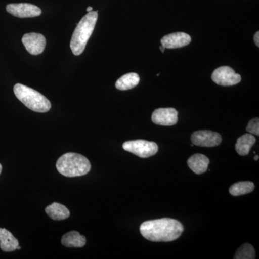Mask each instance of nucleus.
I'll return each mask as SVG.
<instances>
[{
    "mask_svg": "<svg viewBox=\"0 0 259 259\" xmlns=\"http://www.w3.org/2000/svg\"><path fill=\"white\" fill-rule=\"evenodd\" d=\"M141 235L148 241L170 242L180 238L184 231L182 223L171 218L145 221L140 227Z\"/></svg>",
    "mask_w": 259,
    "mask_h": 259,
    "instance_id": "f257e3e1",
    "label": "nucleus"
},
{
    "mask_svg": "<svg viewBox=\"0 0 259 259\" xmlns=\"http://www.w3.org/2000/svg\"><path fill=\"white\" fill-rule=\"evenodd\" d=\"M97 18V11L89 12L78 23L70 42V47L74 55L79 56L84 51L89 39L95 28Z\"/></svg>",
    "mask_w": 259,
    "mask_h": 259,
    "instance_id": "f03ea898",
    "label": "nucleus"
},
{
    "mask_svg": "<svg viewBox=\"0 0 259 259\" xmlns=\"http://www.w3.org/2000/svg\"><path fill=\"white\" fill-rule=\"evenodd\" d=\"M58 171L66 177H81L91 169L88 158L79 153H67L61 156L56 162Z\"/></svg>",
    "mask_w": 259,
    "mask_h": 259,
    "instance_id": "7ed1b4c3",
    "label": "nucleus"
},
{
    "mask_svg": "<svg viewBox=\"0 0 259 259\" xmlns=\"http://www.w3.org/2000/svg\"><path fill=\"white\" fill-rule=\"evenodd\" d=\"M14 93L17 98L32 111L47 112L51 110L50 101L33 89L17 83L14 87Z\"/></svg>",
    "mask_w": 259,
    "mask_h": 259,
    "instance_id": "20e7f679",
    "label": "nucleus"
},
{
    "mask_svg": "<svg viewBox=\"0 0 259 259\" xmlns=\"http://www.w3.org/2000/svg\"><path fill=\"white\" fill-rule=\"evenodd\" d=\"M122 148L125 151L144 158L154 156L158 150V145L156 143L145 140L126 141L122 145Z\"/></svg>",
    "mask_w": 259,
    "mask_h": 259,
    "instance_id": "39448f33",
    "label": "nucleus"
},
{
    "mask_svg": "<svg viewBox=\"0 0 259 259\" xmlns=\"http://www.w3.org/2000/svg\"><path fill=\"white\" fill-rule=\"evenodd\" d=\"M212 79L214 83L223 87H230L241 82V75L228 66H221L213 71Z\"/></svg>",
    "mask_w": 259,
    "mask_h": 259,
    "instance_id": "423d86ee",
    "label": "nucleus"
},
{
    "mask_svg": "<svg viewBox=\"0 0 259 259\" xmlns=\"http://www.w3.org/2000/svg\"><path fill=\"white\" fill-rule=\"evenodd\" d=\"M192 144L200 147H214L222 142V136L208 130L195 131L191 136Z\"/></svg>",
    "mask_w": 259,
    "mask_h": 259,
    "instance_id": "0eeeda50",
    "label": "nucleus"
},
{
    "mask_svg": "<svg viewBox=\"0 0 259 259\" xmlns=\"http://www.w3.org/2000/svg\"><path fill=\"white\" fill-rule=\"evenodd\" d=\"M26 50L32 55H39L44 52L47 40L41 34L30 32L25 34L22 38Z\"/></svg>",
    "mask_w": 259,
    "mask_h": 259,
    "instance_id": "6e6552de",
    "label": "nucleus"
},
{
    "mask_svg": "<svg viewBox=\"0 0 259 259\" xmlns=\"http://www.w3.org/2000/svg\"><path fill=\"white\" fill-rule=\"evenodd\" d=\"M6 10L10 14L20 18H35L42 13L41 10L38 7L29 3L8 5Z\"/></svg>",
    "mask_w": 259,
    "mask_h": 259,
    "instance_id": "1a4fd4ad",
    "label": "nucleus"
},
{
    "mask_svg": "<svg viewBox=\"0 0 259 259\" xmlns=\"http://www.w3.org/2000/svg\"><path fill=\"white\" fill-rule=\"evenodd\" d=\"M151 120L153 123L158 125H175L178 122V112L171 107L158 108L153 112Z\"/></svg>",
    "mask_w": 259,
    "mask_h": 259,
    "instance_id": "9d476101",
    "label": "nucleus"
},
{
    "mask_svg": "<svg viewBox=\"0 0 259 259\" xmlns=\"http://www.w3.org/2000/svg\"><path fill=\"white\" fill-rule=\"evenodd\" d=\"M192 41L190 35L185 32H178L165 35L161 40L165 49H180L189 45Z\"/></svg>",
    "mask_w": 259,
    "mask_h": 259,
    "instance_id": "9b49d317",
    "label": "nucleus"
},
{
    "mask_svg": "<svg viewBox=\"0 0 259 259\" xmlns=\"http://www.w3.org/2000/svg\"><path fill=\"white\" fill-rule=\"evenodd\" d=\"M187 164L191 170L197 175H202L207 171L209 160L207 156L201 153H196L187 161Z\"/></svg>",
    "mask_w": 259,
    "mask_h": 259,
    "instance_id": "f8f14e48",
    "label": "nucleus"
},
{
    "mask_svg": "<svg viewBox=\"0 0 259 259\" xmlns=\"http://www.w3.org/2000/svg\"><path fill=\"white\" fill-rule=\"evenodd\" d=\"M19 242L13 235L5 228H0V248L5 252L17 250Z\"/></svg>",
    "mask_w": 259,
    "mask_h": 259,
    "instance_id": "ddd939ff",
    "label": "nucleus"
},
{
    "mask_svg": "<svg viewBox=\"0 0 259 259\" xmlns=\"http://www.w3.org/2000/svg\"><path fill=\"white\" fill-rule=\"evenodd\" d=\"M61 243L70 248H81L86 244V238L80 235L79 232L71 231L63 236Z\"/></svg>",
    "mask_w": 259,
    "mask_h": 259,
    "instance_id": "4468645a",
    "label": "nucleus"
},
{
    "mask_svg": "<svg viewBox=\"0 0 259 259\" xmlns=\"http://www.w3.org/2000/svg\"><path fill=\"white\" fill-rule=\"evenodd\" d=\"M255 138L253 135L246 134L243 135L237 140L236 150L240 156H245L249 153L252 146L255 144Z\"/></svg>",
    "mask_w": 259,
    "mask_h": 259,
    "instance_id": "2eb2a0df",
    "label": "nucleus"
},
{
    "mask_svg": "<svg viewBox=\"0 0 259 259\" xmlns=\"http://www.w3.org/2000/svg\"><path fill=\"white\" fill-rule=\"evenodd\" d=\"M46 212L54 221H62L70 216V212L67 207L57 202H54L48 206L46 208Z\"/></svg>",
    "mask_w": 259,
    "mask_h": 259,
    "instance_id": "dca6fc26",
    "label": "nucleus"
},
{
    "mask_svg": "<svg viewBox=\"0 0 259 259\" xmlns=\"http://www.w3.org/2000/svg\"><path fill=\"white\" fill-rule=\"evenodd\" d=\"M140 82V76L136 73H129L123 75L115 83V87L117 90H131L137 86Z\"/></svg>",
    "mask_w": 259,
    "mask_h": 259,
    "instance_id": "f3484780",
    "label": "nucleus"
},
{
    "mask_svg": "<svg viewBox=\"0 0 259 259\" xmlns=\"http://www.w3.org/2000/svg\"><path fill=\"white\" fill-rule=\"evenodd\" d=\"M254 184L251 182H239L230 187L229 192L231 195L241 196L250 193L254 190Z\"/></svg>",
    "mask_w": 259,
    "mask_h": 259,
    "instance_id": "a211bd4d",
    "label": "nucleus"
},
{
    "mask_svg": "<svg viewBox=\"0 0 259 259\" xmlns=\"http://www.w3.org/2000/svg\"><path fill=\"white\" fill-rule=\"evenodd\" d=\"M235 259H254L255 251L254 248L249 243H244L237 250Z\"/></svg>",
    "mask_w": 259,
    "mask_h": 259,
    "instance_id": "6ab92c4d",
    "label": "nucleus"
},
{
    "mask_svg": "<svg viewBox=\"0 0 259 259\" xmlns=\"http://www.w3.org/2000/svg\"><path fill=\"white\" fill-rule=\"evenodd\" d=\"M246 131L250 134L258 136L259 135V119L258 117L252 119L249 121L246 127Z\"/></svg>",
    "mask_w": 259,
    "mask_h": 259,
    "instance_id": "aec40b11",
    "label": "nucleus"
},
{
    "mask_svg": "<svg viewBox=\"0 0 259 259\" xmlns=\"http://www.w3.org/2000/svg\"><path fill=\"white\" fill-rule=\"evenodd\" d=\"M253 39H254V42L255 45H256L257 47H259V32H256V33L255 34L254 37H253Z\"/></svg>",
    "mask_w": 259,
    "mask_h": 259,
    "instance_id": "412c9836",
    "label": "nucleus"
},
{
    "mask_svg": "<svg viewBox=\"0 0 259 259\" xmlns=\"http://www.w3.org/2000/svg\"><path fill=\"white\" fill-rule=\"evenodd\" d=\"M87 11L88 12H91V11H93V8H92V7H89V8H88V9H87Z\"/></svg>",
    "mask_w": 259,
    "mask_h": 259,
    "instance_id": "4be33fe9",
    "label": "nucleus"
},
{
    "mask_svg": "<svg viewBox=\"0 0 259 259\" xmlns=\"http://www.w3.org/2000/svg\"><path fill=\"white\" fill-rule=\"evenodd\" d=\"M160 50H161L162 52H164L165 48L161 45V47H160Z\"/></svg>",
    "mask_w": 259,
    "mask_h": 259,
    "instance_id": "5701e85b",
    "label": "nucleus"
},
{
    "mask_svg": "<svg viewBox=\"0 0 259 259\" xmlns=\"http://www.w3.org/2000/svg\"><path fill=\"white\" fill-rule=\"evenodd\" d=\"M258 158H259L258 156H255V157H254L255 161H258Z\"/></svg>",
    "mask_w": 259,
    "mask_h": 259,
    "instance_id": "b1692460",
    "label": "nucleus"
},
{
    "mask_svg": "<svg viewBox=\"0 0 259 259\" xmlns=\"http://www.w3.org/2000/svg\"><path fill=\"white\" fill-rule=\"evenodd\" d=\"M2 169H3V166H2V165L0 164V174H1Z\"/></svg>",
    "mask_w": 259,
    "mask_h": 259,
    "instance_id": "393cba45",
    "label": "nucleus"
},
{
    "mask_svg": "<svg viewBox=\"0 0 259 259\" xmlns=\"http://www.w3.org/2000/svg\"><path fill=\"white\" fill-rule=\"evenodd\" d=\"M20 248H20V245H18V247H17V249H18V250H20Z\"/></svg>",
    "mask_w": 259,
    "mask_h": 259,
    "instance_id": "a878e982",
    "label": "nucleus"
}]
</instances>
